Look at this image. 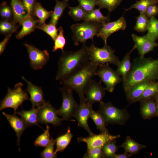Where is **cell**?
I'll return each mask as SVG.
<instances>
[{"mask_svg": "<svg viewBox=\"0 0 158 158\" xmlns=\"http://www.w3.org/2000/svg\"><path fill=\"white\" fill-rule=\"evenodd\" d=\"M158 80V59L140 56L135 59L126 79L123 82L126 92L133 85L139 83L152 82Z\"/></svg>", "mask_w": 158, "mask_h": 158, "instance_id": "1", "label": "cell"}, {"mask_svg": "<svg viewBox=\"0 0 158 158\" xmlns=\"http://www.w3.org/2000/svg\"><path fill=\"white\" fill-rule=\"evenodd\" d=\"M82 44L81 48L77 51L62 52L58 63L56 80L62 81L70 77L90 61L89 47L86 43Z\"/></svg>", "mask_w": 158, "mask_h": 158, "instance_id": "2", "label": "cell"}, {"mask_svg": "<svg viewBox=\"0 0 158 158\" xmlns=\"http://www.w3.org/2000/svg\"><path fill=\"white\" fill-rule=\"evenodd\" d=\"M99 65L89 61L85 66L70 77L61 81L63 86L76 91L79 96L85 95V90L95 75Z\"/></svg>", "mask_w": 158, "mask_h": 158, "instance_id": "3", "label": "cell"}, {"mask_svg": "<svg viewBox=\"0 0 158 158\" xmlns=\"http://www.w3.org/2000/svg\"><path fill=\"white\" fill-rule=\"evenodd\" d=\"M102 25V23H100L85 20L82 23L71 25L70 28L75 45L77 46L80 42L85 44L89 39L94 42V38L97 36Z\"/></svg>", "mask_w": 158, "mask_h": 158, "instance_id": "4", "label": "cell"}, {"mask_svg": "<svg viewBox=\"0 0 158 158\" xmlns=\"http://www.w3.org/2000/svg\"><path fill=\"white\" fill-rule=\"evenodd\" d=\"M103 117L106 126L109 124H124L129 119L130 115L126 109L117 108L111 102L99 103V108L97 111Z\"/></svg>", "mask_w": 158, "mask_h": 158, "instance_id": "5", "label": "cell"}, {"mask_svg": "<svg viewBox=\"0 0 158 158\" xmlns=\"http://www.w3.org/2000/svg\"><path fill=\"white\" fill-rule=\"evenodd\" d=\"M89 61L98 64L110 63L117 66L120 61L115 54V51L110 46L104 44L101 48L95 46L94 42L88 47Z\"/></svg>", "mask_w": 158, "mask_h": 158, "instance_id": "6", "label": "cell"}, {"mask_svg": "<svg viewBox=\"0 0 158 158\" xmlns=\"http://www.w3.org/2000/svg\"><path fill=\"white\" fill-rule=\"evenodd\" d=\"M23 84L21 82L16 84L14 88L8 87V92L4 98L1 101L0 110L6 108H13L16 114L18 108L25 100L28 99V93L23 89Z\"/></svg>", "mask_w": 158, "mask_h": 158, "instance_id": "7", "label": "cell"}, {"mask_svg": "<svg viewBox=\"0 0 158 158\" xmlns=\"http://www.w3.org/2000/svg\"><path fill=\"white\" fill-rule=\"evenodd\" d=\"M60 90L62 94V101L61 107L57 110V114L62 116L63 120L75 121L70 119L74 116L78 105L73 97V90L65 86Z\"/></svg>", "mask_w": 158, "mask_h": 158, "instance_id": "8", "label": "cell"}, {"mask_svg": "<svg viewBox=\"0 0 158 158\" xmlns=\"http://www.w3.org/2000/svg\"><path fill=\"white\" fill-rule=\"evenodd\" d=\"M96 75L104 84L106 90L110 92L114 91L116 85L122 80L116 71L111 68L108 63L99 64Z\"/></svg>", "mask_w": 158, "mask_h": 158, "instance_id": "9", "label": "cell"}, {"mask_svg": "<svg viewBox=\"0 0 158 158\" xmlns=\"http://www.w3.org/2000/svg\"><path fill=\"white\" fill-rule=\"evenodd\" d=\"M79 97L80 104L73 116L76 119L78 126L85 129L89 135H92L94 133L90 129L87 122L93 109L92 105L88 103L85 95L79 96Z\"/></svg>", "mask_w": 158, "mask_h": 158, "instance_id": "10", "label": "cell"}, {"mask_svg": "<svg viewBox=\"0 0 158 158\" xmlns=\"http://www.w3.org/2000/svg\"><path fill=\"white\" fill-rule=\"evenodd\" d=\"M24 45L27 49L31 68L35 70L42 68L50 59L48 51L46 50H41L28 44Z\"/></svg>", "mask_w": 158, "mask_h": 158, "instance_id": "11", "label": "cell"}, {"mask_svg": "<svg viewBox=\"0 0 158 158\" xmlns=\"http://www.w3.org/2000/svg\"><path fill=\"white\" fill-rule=\"evenodd\" d=\"M38 118L39 123L47 125L51 124L54 126L61 124L63 121L59 117L57 114V110L50 103L47 101L41 107L38 108Z\"/></svg>", "mask_w": 158, "mask_h": 158, "instance_id": "12", "label": "cell"}, {"mask_svg": "<svg viewBox=\"0 0 158 158\" xmlns=\"http://www.w3.org/2000/svg\"><path fill=\"white\" fill-rule=\"evenodd\" d=\"M126 25V22L123 16L116 21L102 23V26L96 36L101 38L104 44H107V40L111 35L119 30H124Z\"/></svg>", "mask_w": 158, "mask_h": 158, "instance_id": "13", "label": "cell"}, {"mask_svg": "<svg viewBox=\"0 0 158 158\" xmlns=\"http://www.w3.org/2000/svg\"><path fill=\"white\" fill-rule=\"evenodd\" d=\"M120 137L119 135H113L109 133H100L98 135L93 134L87 137L78 138L77 140L78 143L82 142L86 143L87 148H102L106 143Z\"/></svg>", "mask_w": 158, "mask_h": 158, "instance_id": "14", "label": "cell"}, {"mask_svg": "<svg viewBox=\"0 0 158 158\" xmlns=\"http://www.w3.org/2000/svg\"><path fill=\"white\" fill-rule=\"evenodd\" d=\"M101 82H97L92 80L87 86L85 92V99L88 103L92 105L100 102L104 97L106 89L101 85Z\"/></svg>", "mask_w": 158, "mask_h": 158, "instance_id": "15", "label": "cell"}, {"mask_svg": "<svg viewBox=\"0 0 158 158\" xmlns=\"http://www.w3.org/2000/svg\"><path fill=\"white\" fill-rule=\"evenodd\" d=\"M22 78L27 84L26 91L30 95L29 100L31 102L32 107L39 108L41 107L47 102L44 99L42 87L34 85L27 80L23 76H22Z\"/></svg>", "mask_w": 158, "mask_h": 158, "instance_id": "16", "label": "cell"}, {"mask_svg": "<svg viewBox=\"0 0 158 158\" xmlns=\"http://www.w3.org/2000/svg\"><path fill=\"white\" fill-rule=\"evenodd\" d=\"M131 36L140 56H144L145 54L158 47V43L150 39L146 35L140 36L133 34Z\"/></svg>", "mask_w": 158, "mask_h": 158, "instance_id": "17", "label": "cell"}, {"mask_svg": "<svg viewBox=\"0 0 158 158\" xmlns=\"http://www.w3.org/2000/svg\"><path fill=\"white\" fill-rule=\"evenodd\" d=\"M2 113L16 133L17 137V145L19 147V150L20 151V138L25 129L28 126L21 118L18 117L15 114L10 115L4 112Z\"/></svg>", "mask_w": 158, "mask_h": 158, "instance_id": "18", "label": "cell"}, {"mask_svg": "<svg viewBox=\"0 0 158 158\" xmlns=\"http://www.w3.org/2000/svg\"><path fill=\"white\" fill-rule=\"evenodd\" d=\"M39 23L38 19L35 18L33 15H29L20 24V25H22V28L16 35V38L18 39H21L33 32L36 28V24Z\"/></svg>", "mask_w": 158, "mask_h": 158, "instance_id": "19", "label": "cell"}, {"mask_svg": "<svg viewBox=\"0 0 158 158\" xmlns=\"http://www.w3.org/2000/svg\"><path fill=\"white\" fill-rule=\"evenodd\" d=\"M10 4L13 12L12 21L20 25L22 21L29 15L21 0H11Z\"/></svg>", "mask_w": 158, "mask_h": 158, "instance_id": "20", "label": "cell"}, {"mask_svg": "<svg viewBox=\"0 0 158 158\" xmlns=\"http://www.w3.org/2000/svg\"><path fill=\"white\" fill-rule=\"evenodd\" d=\"M136 49L134 45L132 49L124 56L121 61H119L117 66L116 71L118 74L121 76L123 82L126 79L131 70L132 64L130 62V54L132 52Z\"/></svg>", "mask_w": 158, "mask_h": 158, "instance_id": "21", "label": "cell"}, {"mask_svg": "<svg viewBox=\"0 0 158 158\" xmlns=\"http://www.w3.org/2000/svg\"><path fill=\"white\" fill-rule=\"evenodd\" d=\"M38 108H33L28 111L22 110L16 112L19 115L27 125L28 126L33 125H37L41 128L38 124Z\"/></svg>", "mask_w": 158, "mask_h": 158, "instance_id": "22", "label": "cell"}, {"mask_svg": "<svg viewBox=\"0 0 158 158\" xmlns=\"http://www.w3.org/2000/svg\"><path fill=\"white\" fill-rule=\"evenodd\" d=\"M140 102V114L144 119L150 118L157 113L156 103L151 98Z\"/></svg>", "mask_w": 158, "mask_h": 158, "instance_id": "23", "label": "cell"}, {"mask_svg": "<svg viewBox=\"0 0 158 158\" xmlns=\"http://www.w3.org/2000/svg\"><path fill=\"white\" fill-rule=\"evenodd\" d=\"M119 147H123L125 152L133 155L138 153L141 149L146 147L135 142L130 137L127 136L125 141Z\"/></svg>", "mask_w": 158, "mask_h": 158, "instance_id": "24", "label": "cell"}, {"mask_svg": "<svg viewBox=\"0 0 158 158\" xmlns=\"http://www.w3.org/2000/svg\"><path fill=\"white\" fill-rule=\"evenodd\" d=\"M158 92V82H152L139 97L128 101L130 103L141 102L151 98L155 96Z\"/></svg>", "mask_w": 158, "mask_h": 158, "instance_id": "25", "label": "cell"}, {"mask_svg": "<svg viewBox=\"0 0 158 158\" xmlns=\"http://www.w3.org/2000/svg\"><path fill=\"white\" fill-rule=\"evenodd\" d=\"M151 82H145L133 85L125 92L127 99L129 101L139 97Z\"/></svg>", "mask_w": 158, "mask_h": 158, "instance_id": "26", "label": "cell"}, {"mask_svg": "<svg viewBox=\"0 0 158 158\" xmlns=\"http://www.w3.org/2000/svg\"><path fill=\"white\" fill-rule=\"evenodd\" d=\"M55 0L56 4L49 23L56 26L59 20L63 15L64 10L69 6L68 1L66 0H64L62 1L58 0Z\"/></svg>", "mask_w": 158, "mask_h": 158, "instance_id": "27", "label": "cell"}, {"mask_svg": "<svg viewBox=\"0 0 158 158\" xmlns=\"http://www.w3.org/2000/svg\"><path fill=\"white\" fill-rule=\"evenodd\" d=\"M73 136L69 126L66 133L58 137L56 139V147L55 150V154H57L59 152H63L69 144Z\"/></svg>", "mask_w": 158, "mask_h": 158, "instance_id": "28", "label": "cell"}, {"mask_svg": "<svg viewBox=\"0 0 158 158\" xmlns=\"http://www.w3.org/2000/svg\"><path fill=\"white\" fill-rule=\"evenodd\" d=\"M101 9L95 8L91 11L87 12L84 20L103 23L110 21L109 15L105 16L100 12Z\"/></svg>", "mask_w": 158, "mask_h": 158, "instance_id": "29", "label": "cell"}, {"mask_svg": "<svg viewBox=\"0 0 158 158\" xmlns=\"http://www.w3.org/2000/svg\"><path fill=\"white\" fill-rule=\"evenodd\" d=\"M53 12L47 11L42 6L41 3L37 2L33 15L38 18L39 21L38 25H41L44 23L47 18L51 17Z\"/></svg>", "mask_w": 158, "mask_h": 158, "instance_id": "30", "label": "cell"}, {"mask_svg": "<svg viewBox=\"0 0 158 158\" xmlns=\"http://www.w3.org/2000/svg\"><path fill=\"white\" fill-rule=\"evenodd\" d=\"M90 118L93 121L97 129L100 130V133H109L108 130L106 128L104 118L97 111H95L93 109Z\"/></svg>", "mask_w": 158, "mask_h": 158, "instance_id": "31", "label": "cell"}, {"mask_svg": "<svg viewBox=\"0 0 158 158\" xmlns=\"http://www.w3.org/2000/svg\"><path fill=\"white\" fill-rule=\"evenodd\" d=\"M136 18V22L134 27L135 30L140 32H144L147 30L149 20L145 13H140Z\"/></svg>", "mask_w": 158, "mask_h": 158, "instance_id": "32", "label": "cell"}, {"mask_svg": "<svg viewBox=\"0 0 158 158\" xmlns=\"http://www.w3.org/2000/svg\"><path fill=\"white\" fill-rule=\"evenodd\" d=\"M116 140H113L106 143L102 147L104 157L113 158L119 147L116 145Z\"/></svg>", "mask_w": 158, "mask_h": 158, "instance_id": "33", "label": "cell"}, {"mask_svg": "<svg viewBox=\"0 0 158 158\" xmlns=\"http://www.w3.org/2000/svg\"><path fill=\"white\" fill-rule=\"evenodd\" d=\"M147 31L146 35L150 39L155 41L158 38V20L155 16L150 18Z\"/></svg>", "mask_w": 158, "mask_h": 158, "instance_id": "34", "label": "cell"}, {"mask_svg": "<svg viewBox=\"0 0 158 158\" xmlns=\"http://www.w3.org/2000/svg\"><path fill=\"white\" fill-rule=\"evenodd\" d=\"M96 5L101 9H107L109 12L114 11L123 0H95Z\"/></svg>", "mask_w": 158, "mask_h": 158, "instance_id": "35", "label": "cell"}, {"mask_svg": "<svg viewBox=\"0 0 158 158\" xmlns=\"http://www.w3.org/2000/svg\"><path fill=\"white\" fill-rule=\"evenodd\" d=\"M49 127L46 125V129L42 134L38 136L34 142V145L35 147L41 146L44 147H47L51 141L49 134Z\"/></svg>", "mask_w": 158, "mask_h": 158, "instance_id": "36", "label": "cell"}, {"mask_svg": "<svg viewBox=\"0 0 158 158\" xmlns=\"http://www.w3.org/2000/svg\"><path fill=\"white\" fill-rule=\"evenodd\" d=\"M158 1L154 0H142L137 1L130 7L124 9L125 11H128L133 8H135L140 13H145L148 7L150 5L157 4Z\"/></svg>", "mask_w": 158, "mask_h": 158, "instance_id": "37", "label": "cell"}, {"mask_svg": "<svg viewBox=\"0 0 158 158\" xmlns=\"http://www.w3.org/2000/svg\"><path fill=\"white\" fill-rule=\"evenodd\" d=\"M36 28L42 30L48 35L54 41L58 35L59 28L56 26L51 23L46 24L45 23L41 25H37Z\"/></svg>", "mask_w": 158, "mask_h": 158, "instance_id": "38", "label": "cell"}, {"mask_svg": "<svg viewBox=\"0 0 158 158\" xmlns=\"http://www.w3.org/2000/svg\"><path fill=\"white\" fill-rule=\"evenodd\" d=\"M18 26L16 25V23L13 21L3 20L0 22V31L1 33L4 35H7L15 32Z\"/></svg>", "mask_w": 158, "mask_h": 158, "instance_id": "39", "label": "cell"}, {"mask_svg": "<svg viewBox=\"0 0 158 158\" xmlns=\"http://www.w3.org/2000/svg\"><path fill=\"white\" fill-rule=\"evenodd\" d=\"M68 14L75 21L84 20L87 12L80 5L74 7L68 6Z\"/></svg>", "mask_w": 158, "mask_h": 158, "instance_id": "40", "label": "cell"}, {"mask_svg": "<svg viewBox=\"0 0 158 158\" xmlns=\"http://www.w3.org/2000/svg\"><path fill=\"white\" fill-rule=\"evenodd\" d=\"M58 28L59 34L54 41V45L52 50L53 52H55L59 49H61L63 52L64 51L63 48L66 43L63 28L60 26Z\"/></svg>", "mask_w": 158, "mask_h": 158, "instance_id": "41", "label": "cell"}, {"mask_svg": "<svg viewBox=\"0 0 158 158\" xmlns=\"http://www.w3.org/2000/svg\"><path fill=\"white\" fill-rule=\"evenodd\" d=\"M56 142V140L51 138L50 144L41 152L40 156L43 158H54L57 157V154L54 150V146Z\"/></svg>", "mask_w": 158, "mask_h": 158, "instance_id": "42", "label": "cell"}, {"mask_svg": "<svg viewBox=\"0 0 158 158\" xmlns=\"http://www.w3.org/2000/svg\"><path fill=\"white\" fill-rule=\"evenodd\" d=\"M0 13L3 20H10L13 17V12L11 6L8 5L5 1H3L1 5Z\"/></svg>", "mask_w": 158, "mask_h": 158, "instance_id": "43", "label": "cell"}, {"mask_svg": "<svg viewBox=\"0 0 158 158\" xmlns=\"http://www.w3.org/2000/svg\"><path fill=\"white\" fill-rule=\"evenodd\" d=\"M87 148V151L83 157L85 158H103L104 157L103 154L102 148L95 147Z\"/></svg>", "mask_w": 158, "mask_h": 158, "instance_id": "44", "label": "cell"}, {"mask_svg": "<svg viewBox=\"0 0 158 158\" xmlns=\"http://www.w3.org/2000/svg\"><path fill=\"white\" fill-rule=\"evenodd\" d=\"M86 12L91 11L95 8L96 5L95 0H76Z\"/></svg>", "mask_w": 158, "mask_h": 158, "instance_id": "45", "label": "cell"}, {"mask_svg": "<svg viewBox=\"0 0 158 158\" xmlns=\"http://www.w3.org/2000/svg\"><path fill=\"white\" fill-rule=\"evenodd\" d=\"M29 15H33V11L36 4V0H21Z\"/></svg>", "mask_w": 158, "mask_h": 158, "instance_id": "46", "label": "cell"}, {"mask_svg": "<svg viewBox=\"0 0 158 158\" xmlns=\"http://www.w3.org/2000/svg\"><path fill=\"white\" fill-rule=\"evenodd\" d=\"M145 13L148 17L150 18L158 15V6L154 4L150 6L146 10Z\"/></svg>", "mask_w": 158, "mask_h": 158, "instance_id": "47", "label": "cell"}, {"mask_svg": "<svg viewBox=\"0 0 158 158\" xmlns=\"http://www.w3.org/2000/svg\"><path fill=\"white\" fill-rule=\"evenodd\" d=\"M13 33L6 35L3 40L0 43V54L1 55L4 51L6 45Z\"/></svg>", "mask_w": 158, "mask_h": 158, "instance_id": "48", "label": "cell"}, {"mask_svg": "<svg viewBox=\"0 0 158 158\" xmlns=\"http://www.w3.org/2000/svg\"><path fill=\"white\" fill-rule=\"evenodd\" d=\"M132 155L130 154L124 152L122 154H116L113 158H128L130 157Z\"/></svg>", "mask_w": 158, "mask_h": 158, "instance_id": "49", "label": "cell"}, {"mask_svg": "<svg viewBox=\"0 0 158 158\" xmlns=\"http://www.w3.org/2000/svg\"><path fill=\"white\" fill-rule=\"evenodd\" d=\"M156 105L157 108V113L158 114V101H156Z\"/></svg>", "mask_w": 158, "mask_h": 158, "instance_id": "50", "label": "cell"}, {"mask_svg": "<svg viewBox=\"0 0 158 158\" xmlns=\"http://www.w3.org/2000/svg\"><path fill=\"white\" fill-rule=\"evenodd\" d=\"M155 96L156 101H158V92L157 94Z\"/></svg>", "mask_w": 158, "mask_h": 158, "instance_id": "51", "label": "cell"}, {"mask_svg": "<svg viewBox=\"0 0 158 158\" xmlns=\"http://www.w3.org/2000/svg\"><path fill=\"white\" fill-rule=\"evenodd\" d=\"M154 0L158 1V0Z\"/></svg>", "mask_w": 158, "mask_h": 158, "instance_id": "52", "label": "cell"}, {"mask_svg": "<svg viewBox=\"0 0 158 158\" xmlns=\"http://www.w3.org/2000/svg\"><path fill=\"white\" fill-rule=\"evenodd\" d=\"M67 0L68 1L69 0Z\"/></svg>", "mask_w": 158, "mask_h": 158, "instance_id": "53", "label": "cell"}, {"mask_svg": "<svg viewBox=\"0 0 158 158\" xmlns=\"http://www.w3.org/2000/svg\"></svg>", "mask_w": 158, "mask_h": 158, "instance_id": "54", "label": "cell"}]
</instances>
